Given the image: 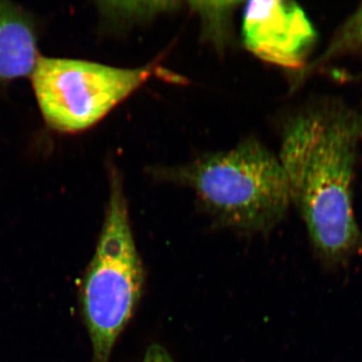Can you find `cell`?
Masks as SVG:
<instances>
[{"mask_svg": "<svg viewBox=\"0 0 362 362\" xmlns=\"http://www.w3.org/2000/svg\"><path fill=\"white\" fill-rule=\"evenodd\" d=\"M361 144V112L337 96L312 100L283 129L278 156L291 204L306 226L314 258L330 273L362 257L354 209Z\"/></svg>", "mask_w": 362, "mask_h": 362, "instance_id": "cell-1", "label": "cell"}, {"mask_svg": "<svg viewBox=\"0 0 362 362\" xmlns=\"http://www.w3.org/2000/svg\"><path fill=\"white\" fill-rule=\"evenodd\" d=\"M158 176L189 187L214 220L238 232H271L291 206L279 156L255 138L226 151L161 169Z\"/></svg>", "mask_w": 362, "mask_h": 362, "instance_id": "cell-2", "label": "cell"}, {"mask_svg": "<svg viewBox=\"0 0 362 362\" xmlns=\"http://www.w3.org/2000/svg\"><path fill=\"white\" fill-rule=\"evenodd\" d=\"M109 199L96 251L81 287L93 362H110L141 297L144 271L131 228L122 176L110 169Z\"/></svg>", "mask_w": 362, "mask_h": 362, "instance_id": "cell-3", "label": "cell"}, {"mask_svg": "<svg viewBox=\"0 0 362 362\" xmlns=\"http://www.w3.org/2000/svg\"><path fill=\"white\" fill-rule=\"evenodd\" d=\"M157 71L153 65L117 68L40 57L32 81L45 122L56 130L77 132L99 122Z\"/></svg>", "mask_w": 362, "mask_h": 362, "instance_id": "cell-4", "label": "cell"}, {"mask_svg": "<svg viewBox=\"0 0 362 362\" xmlns=\"http://www.w3.org/2000/svg\"><path fill=\"white\" fill-rule=\"evenodd\" d=\"M242 37L247 51L257 58L300 71L309 63L318 33L296 2L274 0L247 2Z\"/></svg>", "mask_w": 362, "mask_h": 362, "instance_id": "cell-5", "label": "cell"}, {"mask_svg": "<svg viewBox=\"0 0 362 362\" xmlns=\"http://www.w3.org/2000/svg\"><path fill=\"white\" fill-rule=\"evenodd\" d=\"M40 58L30 18L16 4L0 1V82L32 77Z\"/></svg>", "mask_w": 362, "mask_h": 362, "instance_id": "cell-6", "label": "cell"}, {"mask_svg": "<svg viewBox=\"0 0 362 362\" xmlns=\"http://www.w3.org/2000/svg\"><path fill=\"white\" fill-rule=\"evenodd\" d=\"M357 54H362V4L338 26L322 52L299 71L295 83L301 84L333 62Z\"/></svg>", "mask_w": 362, "mask_h": 362, "instance_id": "cell-7", "label": "cell"}, {"mask_svg": "<svg viewBox=\"0 0 362 362\" xmlns=\"http://www.w3.org/2000/svg\"><path fill=\"white\" fill-rule=\"evenodd\" d=\"M102 11L110 18L129 23L130 21H144L156 14L173 11L180 2H103Z\"/></svg>", "mask_w": 362, "mask_h": 362, "instance_id": "cell-8", "label": "cell"}, {"mask_svg": "<svg viewBox=\"0 0 362 362\" xmlns=\"http://www.w3.org/2000/svg\"><path fill=\"white\" fill-rule=\"evenodd\" d=\"M341 80L345 81V82L362 83V71H357L356 74H343Z\"/></svg>", "mask_w": 362, "mask_h": 362, "instance_id": "cell-9", "label": "cell"}, {"mask_svg": "<svg viewBox=\"0 0 362 362\" xmlns=\"http://www.w3.org/2000/svg\"><path fill=\"white\" fill-rule=\"evenodd\" d=\"M359 112H361V121H362V107H361V110H359ZM361 147H362V144H361Z\"/></svg>", "mask_w": 362, "mask_h": 362, "instance_id": "cell-10", "label": "cell"}]
</instances>
